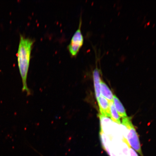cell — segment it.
<instances>
[{
	"instance_id": "6da1fadb",
	"label": "cell",
	"mask_w": 156,
	"mask_h": 156,
	"mask_svg": "<svg viewBox=\"0 0 156 156\" xmlns=\"http://www.w3.org/2000/svg\"><path fill=\"white\" fill-rule=\"evenodd\" d=\"M34 42V40L32 39L20 35L17 54V62L22 80V91H26L27 95L30 94V90L27 86V79L30 65L31 51Z\"/></svg>"
},
{
	"instance_id": "7a4b0ae2",
	"label": "cell",
	"mask_w": 156,
	"mask_h": 156,
	"mask_svg": "<svg viewBox=\"0 0 156 156\" xmlns=\"http://www.w3.org/2000/svg\"><path fill=\"white\" fill-rule=\"evenodd\" d=\"M81 25L82 20L80 19L79 28L74 34L71 41L68 46L69 53L73 56L77 55L83 44L84 39L81 32Z\"/></svg>"
},
{
	"instance_id": "3957f363",
	"label": "cell",
	"mask_w": 156,
	"mask_h": 156,
	"mask_svg": "<svg viewBox=\"0 0 156 156\" xmlns=\"http://www.w3.org/2000/svg\"><path fill=\"white\" fill-rule=\"evenodd\" d=\"M126 129V132H127L126 135V140L130 147L133 148L141 156H144L142 153L138 134L133 124Z\"/></svg>"
},
{
	"instance_id": "277c9868",
	"label": "cell",
	"mask_w": 156,
	"mask_h": 156,
	"mask_svg": "<svg viewBox=\"0 0 156 156\" xmlns=\"http://www.w3.org/2000/svg\"><path fill=\"white\" fill-rule=\"evenodd\" d=\"M101 115L106 117H110V106L108 101L107 99L101 96L97 99Z\"/></svg>"
},
{
	"instance_id": "5b68a950",
	"label": "cell",
	"mask_w": 156,
	"mask_h": 156,
	"mask_svg": "<svg viewBox=\"0 0 156 156\" xmlns=\"http://www.w3.org/2000/svg\"><path fill=\"white\" fill-rule=\"evenodd\" d=\"M93 79L95 96L97 99L101 96V79L100 71L97 67L93 72Z\"/></svg>"
},
{
	"instance_id": "8992f818",
	"label": "cell",
	"mask_w": 156,
	"mask_h": 156,
	"mask_svg": "<svg viewBox=\"0 0 156 156\" xmlns=\"http://www.w3.org/2000/svg\"><path fill=\"white\" fill-rule=\"evenodd\" d=\"M101 93L109 102H113L114 95L108 86L102 80L101 82Z\"/></svg>"
},
{
	"instance_id": "52a82bcc",
	"label": "cell",
	"mask_w": 156,
	"mask_h": 156,
	"mask_svg": "<svg viewBox=\"0 0 156 156\" xmlns=\"http://www.w3.org/2000/svg\"><path fill=\"white\" fill-rule=\"evenodd\" d=\"M113 102L114 103V105L115 106L116 110L120 116L122 118L127 117L125 109L121 102H120L119 99L115 95H114Z\"/></svg>"
},
{
	"instance_id": "ba28073f",
	"label": "cell",
	"mask_w": 156,
	"mask_h": 156,
	"mask_svg": "<svg viewBox=\"0 0 156 156\" xmlns=\"http://www.w3.org/2000/svg\"><path fill=\"white\" fill-rule=\"evenodd\" d=\"M109 106H110V117L113 122H115L118 124H120V117L115 107L113 102H109Z\"/></svg>"
},
{
	"instance_id": "9c48e42d",
	"label": "cell",
	"mask_w": 156,
	"mask_h": 156,
	"mask_svg": "<svg viewBox=\"0 0 156 156\" xmlns=\"http://www.w3.org/2000/svg\"><path fill=\"white\" fill-rule=\"evenodd\" d=\"M129 156H138L137 154L131 147H129Z\"/></svg>"
}]
</instances>
